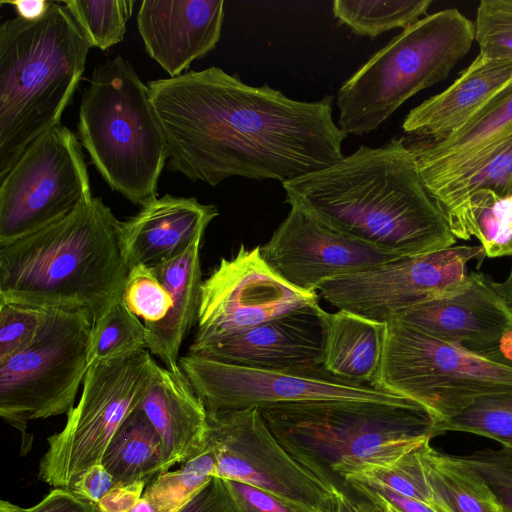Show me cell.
I'll list each match as a JSON object with an SVG mask.
<instances>
[{
    "label": "cell",
    "instance_id": "cell-43",
    "mask_svg": "<svg viewBox=\"0 0 512 512\" xmlns=\"http://www.w3.org/2000/svg\"><path fill=\"white\" fill-rule=\"evenodd\" d=\"M116 486L111 474L100 463L84 471L70 489L78 496L97 505Z\"/></svg>",
    "mask_w": 512,
    "mask_h": 512
},
{
    "label": "cell",
    "instance_id": "cell-44",
    "mask_svg": "<svg viewBox=\"0 0 512 512\" xmlns=\"http://www.w3.org/2000/svg\"><path fill=\"white\" fill-rule=\"evenodd\" d=\"M145 482L116 486L97 504L101 512H129L142 497Z\"/></svg>",
    "mask_w": 512,
    "mask_h": 512
},
{
    "label": "cell",
    "instance_id": "cell-51",
    "mask_svg": "<svg viewBox=\"0 0 512 512\" xmlns=\"http://www.w3.org/2000/svg\"><path fill=\"white\" fill-rule=\"evenodd\" d=\"M129 512H158L151 502H149L143 496L139 501L132 507Z\"/></svg>",
    "mask_w": 512,
    "mask_h": 512
},
{
    "label": "cell",
    "instance_id": "cell-25",
    "mask_svg": "<svg viewBox=\"0 0 512 512\" xmlns=\"http://www.w3.org/2000/svg\"><path fill=\"white\" fill-rule=\"evenodd\" d=\"M385 323L338 310L326 315L323 369L348 382L378 387Z\"/></svg>",
    "mask_w": 512,
    "mask_h": 512
},
{
    "label": "cell",
    "instance_id": "cell-30",
    "mask_svg": "<svg viewBox=\"0 0 512 512\" xmlns=\"http://www.w3.org/2000/svg\"><path fill=\"white\" fill-rule=\"evenodd\" d=\"M432 0H335L333 15L354 33L375 38L427 15Z\"/></svg>",
    "mask_w": 512,
    "mask_h": 512
},
{
    "label": "cell",
    "instance_id": "cell-33",
    "mask_svg": "<svg viewBox=\"0 0 512 512\" xmlns=\"http://www.w3.org/2000/svg\"><path fill=\"white\" fill-rule=\"evenodd\" d=\"M456 431L487 437L512 450V393L476 399L457 415L435 428V436Z\"/></svg>",
    "mask_w": 512,
    "mask_h": 512
},
{
    "label": "cell",
    "instance_id": "cell-26",
    "mask_svg": "<svg viewBox=\"0 0 512 512\" xmlns=\"http://www.w3.org/2000/svg\"><path fill=\"white\" fill-rule=\"evenodd\" d=\"M481 191H492L500 197L512 195V129L432 193L456 238L469 199Z\"/></svg>",
    "mask_w": 512,
    "mask_h": 512
},
{
    "label": "cell",
    "instance_id": "cell-35",
    "mask_svg": "<svg viewBox=\"0 0 512 512\" xmlns=\"http://www.w3.org/2000/svg\"><path fill=\"white\" fill-rule=\"evenodd\" d=\"M419 448L408 452L389 465L369 467L346 478L353 477L379 485L405 497L451 512L431 490L424 475Z\"/></svg>",
    "mask_w": 512,
    "mask_h": 512
},
{
    "label": "cell",
    "instance_id": "cell-36",
    "mask_svg": "<svg viewBox=\"0 0 512 512\" xmlns=\"http://www.w3.org/2000/svg\"><path fill=\"white\" fill-rule=\"evenodd\" d=\"M122 301L145 326L163 320L173 304L170 292L152 268L140 264L130 267Z\"/></svg>",
    "mask_w": 512,
    "mask_h": 512
},
{
    "label": "cell",
    "instance_id": "cell-3",
    "mask_svg": "<svg viewBox=\"0 0 512 512\" xmlns=\"http://www.w3.org/2000/svg\"><path fill=\"white\" fill-rule=\"evenodd\" d=\"M129 270L122 221L92 197L56 222L0 244V300L84 312L94 323L121 298Z\"/></svg>",
    "mask_w": 512,
    "mask_h": 512
},
{
    "label": "cell",
    "instance_id": "cell-29",
    "mask_svg": "<svg viewBox=\"0 0 512 512\" xmlns=\"http://www.w3.org/2000/svg\"><path fill=\"white\" fill-rule=\"evenodd\" d=\"M476 237L490 258L512 256V195L474 194L466 206L457 239Z\"/></svg>",
    "mask_w": 512,
    "mask_h": 512
},
{
    "label": "cell",
    "instance_id": "cell-19",
    "mask_svg": "<svg viewBox=\"0 0 512 512\" xmlns=\"http://www.w3.org/2000/svg\"><path fill=\"white\" fill-rule=\"evenodd\" d=\"M223 20V0H144L137 14L147 53L170 77L215 48Z\"/></svg>",
    "mask_w": 512,
    "mask_h": 512
},
{
    "label": "cell",
    "instance_id": "cell-23",
    "mask_svg": "<svg viewBox=\"0 0 512 512\" xmlns=\"http://www.w3.org/2000/svg\"><path fill=\"white\" fill-rule=\"evenodd\" d=\"M512 129V84L458 131L438 140L407 143L420 175L434 193Z\"/></svg>",
    "mask_w": 512,
    "mask_h": 512
},
{
    "label": "cell",
    "instance_id": "cell-16",
    "mask_svg": "<svg viewBox=\"0 0 512 512\" xmlns=\"http://www.w3.org/2000/svg\"><path fill=\"white\" fill-rule=\"evenodd\" d=\"M260 251L284 280L309 293H318L319 285L328 279L403 259L331 229L295 208Z\"/></svg>",
    "mask_w": 512,
    "mask_h": 512
},
{
    "label": "cell",
    "instance_id": "cell-15",
    "mask_svg": "<svg viewBox=\"0 0 512 512\" xmlns=\"http://www.w3.org/2000/svg\"><path fill=\"white\" fill-rule=\"evenodd\" d=\"M317 302L318 293L299 290L276 273L260 246L241 245L203 280L192 343L241 333Z\"/></svg>",
    "mask_w": 512,
    "mask_h": 512
},
{
    "label": "cell",
    "instance_id": "cell-22",
    "mask_svg": "<svg viewBox=\"0 0 512 512\" xmlns=\"http://www.w3.org/2000/svg\"><path fill=\"white\" fill-rule=\"evenodd\" d=\"M138 408L159 435L173 464L208 447V412L182 370L155 365Z\"/></svg>",
    "mask_w": 512,
    "mask_h": 512
},
{
    "label": "cell",
    "instance_id": "cell-12",
    "mask_svg": "<svg viewBox=\"0 0 512 512\" xmlns=\"http://www.w3.org/2000/svg\"><path fill=\"white\" fill-rule=\"evenodd\" d=\"M208 423V443L217 457L216 477L256 486L306 512H333L339 489L284 449L259 408L208 412Z\"/></svg>",
    "mask_w": 512,
    "mask_h": 512
},
{
    "label": "cell",
    "instance_id": "cell-13",
    "mask_svg": "<svg viewBox=\"0 0 512 512\" xmlns=\"http://www.w3.org/2000/svg\"><path fill=\"white\" fill-rule=\"evenodd\" d=\"M484 257L481 245H454L328 279L317 291L338 310L384 323L415 306L457 292L468 281L469 262H481Z\"/></svg>",
    "mask_w": 512,
    "mask_h": 512
},
{
    "label": "cell",
    "instance_id": "cell-38",
    "mask_svg": "<svg viewBox=\"0 0 512 512\" xmlns=\"http://www.w3.org/2000/svg\"><path fill=\"white\" fill-rule=\"evenodd\" d=\"M45 310L0 300V363L36 338Z\"/></svg>",
    "mask_w": 512,
    "mask_h": 512
},
{
    "label": "cell",
    "instance_id": "cell-14",
    "mask_svg": "<svg viewBox=\"0 0 512 512\" xmlns=\"http://www.w3.org/2000/svg\"><path fill=\"white\" fill-rule=\"evenodd\" d=\"M179 367L208 412L320 401L412 400L379 387L338 379L324 369L306 372L255 369L188 353L180 356Z\"/></svg>",
    "mask_w": 512,
    "mask_h": 512
},
{
    "label": "cell",
    "instance_id": "cell-4",
    "mask_svg": "<svg viewBox=\"0 0 512 512\" xmlns=\"http://www.w3.org/2000/svg\"><path fill=\"white\" fill-rule=\"evenodd\" d=\"M284 449L332 487L386 466L434 436L435 417L414 400L399 403L320 401L260 409Z\"/></svg>",
    "mask_w": 512,
    "mask_h": 512
},
{
    "label": "cell",
    "instance_id": "cell-1",
    "mask_svg": "<svg viewBox=\"0 0 512 512\" xmlns=\"http://www.w3.org/2000/svg\"><path fill=\"white\" fill-rule=\"evenodd\" d=\"M168 149V169L217 186L246 177L282 184L341 160L347 135L332 96L289 98L211 66L149 81Z\"/></svg>",
    "mask_w": 512,
    "mask_h": 512
},
{
    "label": "cell",
    "instance_id": "cell-27",
    "mask_svg": "<svg viewBox=\"0 0 512 512\" xmlns=\"http://www.w3.org/2000/svg\"><path fill=\"white\" fill-rule=\"evenodd\" d=\"M101 463L117 486L149 484L173 467L159 435L138 407L110 441Z\"/></svg>",
    "mask_w": 512,
    "mask_h": 512
},
{
    "label": "cell",
    "instance_id": "cell-7",
    "mask_svg": "<svg viewBox=\"0 0 512 512\" xmlns=\"http://www.w3.org/2000/svg\"><path fill=\"white\" fill-rule=\"evenodd\" d=\"M474 41V22L456 8L425 15L342 83L338 126L347 136L376 130L409 98L444 80Z\"/></svg>",
    "mask_w": 512,
    "mask_h": 512
},
{
    "label": "cell",
    "instance_id": "cell-6",
    "mask_svg": "<svg viewBox=\"0 0 512 512\" xmlns=\"http://www.w3.org/2000/svg\"><path fill=\"white\" fill-rule=\"evenodd\" d=\"M77 126L81 145L111 189L140 206L156 197L167 142L148 86L123 57L94 69Z\"/></svg>",
    "mask_w": 512,
    "mask_h": 512
},
{
    "label": "cell",
    "instance_id": "cell-47",
    "mask_svg": "<svg viewBox=\"0 0 512 512\" xmlns=\"http://www.w3.org/2000/svg\"><path fill=\"white\" fill-rule=\"evenodd\" d=\"M345 484L354 494L371 502L378 512H401L365 483L357 479L347 478Z\"/></svg>",
    "mask_w": 512,
    "mask_h": 512
},
{
    "label": "cell",
    "instance_id": "cell-48",
    "mask_svg": "<svg viewBox=\"0 0 512 512\" xmlns=\"http://www.w3.org/2000/svg\"><path fill=\"white\" fill-rule=\"evenodd\" d=\"M333 512H378L374 505L367 499L348 492L339 490Z\"/></svg>",
    "mask_w": 512,
    "mask_h": 512
},
{
    "label": "cell",
    "instance_id": "cell-40",
    "mask_svg": "<svg viewBox=\"0 0 512 512\" xmlns=\"http://www.w3.org/2000/svg\"><path fill=\"white\" fill-rule=\"evenodd\" d=\"M0 512H101L98 506L71 489L54 488L40 502L25 508L7 500L0 501Z\"/></svg>",
    "mask_w": 512,
    "mask_h": 512
},
{
    "label": "cell",
    "instance_id": "cell-52",
    "mask_svg": "<svg viewBox=\"0 0 512 512\" xmlns=\"http://www.w3.org/2000/svg\"><path fill=\"white\" fill-rule=\"evenodd\" d=\"M493 512H510L508 509L503 507L496 499L492 504Z\"/></svg>",
    "mask_w": 512,
    "mask_h": 512
},
{
    "label": "cell",
    "instance_id": "cell-39",
    "mask_svg": "<svg viewBox=\"0 0 512 512\" xmlns=\"http://www.w3.org/2000/svg\"><path fill=\"white\" fill-rule=\"evenodd\" d=\"M459 459L478 474L496 500L512 512V450L486 448Z\"/></svg>",
    "mask_w": 512,
    "mask_h": 512
},
{
    "label": "cell",
    "instance_id": "cell-46",
    "mask_svg": "<svg viewBox=\"0 0 512 512\" xmlns=\"http://www.w3.org/2000/svg\"><path fill=\"white\" fill-rule=\"evenodd\" d=\"M476 354L512 369V327L501 336L494 346Z\"/></svg>",
    "mask_w": 512,
    "mask_h": 512
},
{
    "label": "cell",
    "instance_id": "cell-21",
    "mask_svg": "<svg viewBox=\"0 0 512 512\" xmlns=\"http://www.w3.org/2000/svg\"><path fill=\"white\" fill-rule=\"evenodd\" d=\"M512 84V58L478 54L444 91L410 110L402 128L421 139H442L462 128Z\"/></svg>",
    "mask_w": 512,
    "mask_h": 512
},
{
    "label": "cell",
    "instance_id": "cell-42",
    "mask_svg": "<svg viewBox=\"0 0 512 512\" xmlns=\"http://www.w3.org/2000/svg\"><path fill=\"white\" fill-rule=\"evenodd\" d=\"M176 512H241L226 480H211Z\"/></svg>",
    "mask_w": 512,
    "mask_h": 512
},
{
    "label": "cell",
    "instance_id": "cell-11",
    "mask_svg": "<svg viewBox=\"0 0 512 512\" xmlns=\"http://www.w3.org/2000/svg\"><path fill=\"white\" fill-rule=\"evenodd\" d=\"M92 197L81 144L60 123L34 140L0 178V244L56 222Z\"/></svg>",
    "mask_w": 512,
    "mask_h": 512
},
{
    "label": "cell",
    "instance_id": "cell-34",
    "mask_svg": "<svg viewBox=\"0 0 512 512\" xmlns=\"http://www.w3.org/2000/svg\"><path fill=\"white\" fill-rule=\"evenodd\" d=\"M63 4L91 47L107 50L124 38L133 10L130 0H65Z\"/></svg>",
    "mask_w": 512,
    "mask_h": 512
},
{
    "label": "cell",
    "instance_id": "cell-8",
    "mask_svg": "<svg viewBox=\"0 0 512 512\" xmlns=\"http://www.w3.org/2000/svg\"><path fill=\"white\" fill-rule=\"evenodd\" d=\"M384 323L377 386L424 406L435 417L436 426L478 398L512 393L511 368L398 319Z\"/></svg>",
    "mask_w": 512,
    "mask_h": 512
},
{
    "label": "cell",
    "instance_id": "cell-17",
    "mask_svg": "<svg viewBox=\"0 0 512 512\" xmlns=\"http://www.w3.org/2000/svg\"><path fill=\"white\" fill-rule=\"evenodd\" d=\"M326 315L319 302L249 330L189 346L188 354L275 371L323 369Z\"/></svg>",
    "mask_w": 512,
    "mask_h": 512
},
{
    "label": "cell",
    "instance_id": "cell-31",
    "mask_svg": "<svg viewBox=\"0 0 512 512\" xmlns=\"http://www.w3.org/2000/svg\"><path fill=\"white\" fill-rule=\"evenodd\" d=\"M217 457L208 447L174 471H167L146 485L143 497L158 512H176L215 476Z\"/></svg>",
    "mask_w": 512,
    "mask_h": 512
},
{
    "label": "cell",
    "instance_id": "cell-45",
    "mask_svg": "<svg viewBox=\"0 0 512 512\" xmlns=\"http://www.w3.org/2000/svg\"><path fill=\"white\" fill-rule=\"evenodd\" d=\"M353 478V477H348ZM347 479V478H346ZM357 479V478H353ZM369 487H371L375 492H377L380 496H382L385 500L391 503L394 507H396L401 512H446L430 506L424 502L405 497L400 495L392 490H389L385 487L374 485L363 480L357 479Z\"/></svg>",
    "mask_w": 512,
    "mask_h": 512
},
{
    "label": "cell",
    "instance_id": "cell-5",
    "mask_svg": "<svg viewBox=\"0 0 512 512\" xmlns=\"http://www.w3.org/2000/svg\"><path fill=\"white\" fill-rule=\"evenodd\" d=\"M90 43L64 4L39 20L0 26V178L39 136L60 124L85 69Z\"/></svg>",
    "mask_w": 512,
    "mask_h": 512
},
{
    "label": "cell",
    "instance_id": "cell-41",
    "mask_svg": "<svg viewBox=\"0 0 512 512\" xmlns=\"http://www.w3.org/2000/svg\"><path fill=\"white\" fill-rule=\"evenodd\" d=\"M226 482L241 512H306L256 486L235 480Z\"/></svg>",
    "mask_w": 512,
    "mask_h": 512
},
{
    "label": "cell",
    "instance_id": "cell-9",
    "mask_svg": "<svg viewBox=\"0 0 512 512\" xmlns=\"http://www.w3.org/2000/svg\"><path fill=\"white\" fill-rule=\"evenodd\" d=\"M91 317L79 311L45 310L36 338L0 363V416L21 433L30 450V421L68 413L89 369Z\"/></svg>",
    "mask_w": 512,
    "mask_h": 512
},
{
    "label": "cell",
    "instance_id": "cell-37",
    "mask_svg": "<svg viewBox=\"0 0 512 512\" xmlns=\"http://www.w3.org/2000/svg\"><path fill=\"white\" fill-rule=\"evenodd\" d=\"M474 39L479 54L512 58V0H482L476 11Z\"/></svg>",
    "mask_w": 512,
    "mask_h": 512
},
{
    "label": "cell",
    "instance_id": "cell-49",
    "mask_svg": "<svg viewBox=\"0 0 512 512\" xmlns=\"http://www.w3.org/2000/svg\"><path fill=\"white\" fill-rule=\"evenodd\" d=\"M1 3L12 5L16 11V16L28 21L41 19L50 6V1L46 0H14L2 1Z\"/></svg>",
    "mask_w": 512,
    "mask_h": 512
},
{
    "label": "cell",
    "instance_id": "cell-24",
    "mask_svg": "<svg viewBox=\"0 0 512 512\" xmlns=\"http://www.w3.org/2000/svg\"><path fill=\"white\" fill-rule=\"evenodd\" d=\"M202 239H197L177 258L152 267L170 292L173 304L163 320L146 326L147 349L169 370L180 368L182 342L196 323L203 282L200 261Z\"/></svg>",
    "mask_w": 512,
    "mask_h": 512
},
{
    "label": "cell",
    "instance_id": "cell-50",
    "mask_svg": "<svg viewBox=\"0 0 512 512\" xmlns=\"http://www.w3.org/2000/svg\"><path fill=\"white\" fill-rule=\"evenodd\" d=\"M493 287L506 307L512 312V265L507 278L502 282H495L493 280Z\"/></svg>",
    "mask_w": 512,
    "mask_h": 512
},
{
    "label": "cell",
    "instance_id": "cell-10",
    "mask_svg": "<svg viewBox=\"0 0 512 512\" xmlns=\"http://www.w3.org/2000/svg\"><path fill=\"white\" fill-rule=\"evenodd\" d=\"M141 349L89 366L79 402L67 413L64 428L48 439L39 462L40 479L70 489L79 476L100 464L110 441L138 407L156 365Z\"/></svg>",
    "mask_w": 512,
    "mask_h": 512
},
{
    "label": "cell",
    "instance_id": "cell-2",
    "mask_svg": "<svg viewBox=\"0 0 512 512\" xmlns=\"http://www.w3.org/2000/svg\"><path fill=\"white\" fill-rule=\"evenodd\" d=\"M285 201L327 227L400 258L456 245L404 138L360 146L336 163L284 182Z\"/></svg>",
    "mask_w": 512,
    "mask_h": 512
},
{
    "label": "cell",
    "instance_id": "cell-20",
    "mask_svg": "<svg viewBox=\"0 0 512 512\" xmlns=\"http://www.w3.org/2000/svg\"><path fill=\"white\" fill-rule=\"evenodd\" d=\"M219 212L194 197H155L122 222V237L130 267H155L182 255L203 238Z\"/></svg>",
    "mask_w": 512,
    "mask_h": 512
},
{
    "label": "cell",
    "instance_id": "cell-32",
    "mask_svg": "<svg viewBox=\"0 0 512 512\" xmlns=\"http://www.w3.org/2000/svg\"><path fill=\"white\" fill-rule=\"evenodd\" d=\"M146 326L121 298L96 322L90 334L89 363L147 349Z\"/></svg>",
    "mask_w": 512,
    "mask_h": 512
},
{
    "label": "cell",
    "instance_id": "cell-18",
    "mask_svg": "<svg viewBox=\"0 0 512 512\" xmlns=\"http://www.w3.org/2000/svg\"><path fill=\"white\" fill-rule=\"evenodd\" d=\"M443 341L474 353L494 346L512 327V312L481 271L469 272L463 288L415 306L396 318Z\"/></svg>",
    "mask_w": 512,
    "mask_h": 512
},
{
    "label": "cell",
    "instance_id": "cell-28",
    "mask_svg": "<svg viewBox=\"0 0 512 512\" xmlns=\"http://www.w3.org/2000/svg\"><path fill=\"white\" fill-rule=\"evenodd\" d=\"M419 456L431 490L451 512H493L495 496L458 456L435 450L430 441L419 448Z\"/></svg>",
    "mask_w": 512,
    "mask_h": 512
}]
</instances>
